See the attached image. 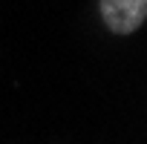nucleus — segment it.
Instances as JSON below:
<instances>
[{
  "label": "nucleus",
  "mask_w": 147,
  "mask_h": 144,
  "mask_svg": "<svg viewBox=\"0 0 147 144\" xmlns=\"http://www.w3.org/2000/svg\"><path fill=\"white\" fill-rule=\"evenodd\" d=\"M144 15H147V0H101V17L118 35L136 32L144 23Z\"/></svg>",
  "instance_id": "obj_1"
}]
</instances>
